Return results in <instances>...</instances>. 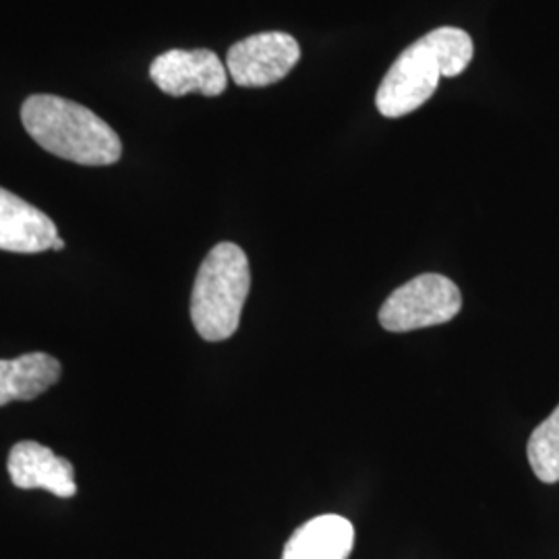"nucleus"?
<instances>
[{
    "mask_svg": "<svg viewBox=\"0 0 559 559\" xmlns=\"http://www.w3.org/2000/svg\"><path fill=\"white\" fill-rule=\"evenodd\" d=\"M59 360L46 353H27L17 359H0V406L13 400L38 399L60 378Z\"/></svg>",
    "mask_w": 559,
    "mask_h": 559,
    "instance_id": "9d476101",
    "label": "nucleus"
},
{
    "mask_svg": "<svg viewBox=\"0 0 559 559\" xmlns=\"http://www.w3.org/2000/svg\"><path fill=\"white\" fill-rule=\"evenodd\" d=\"M249 288L245 251L235 242L216 245L201 263L191 295V320L201 338L222 342L239 330Z\"/></svg>",
    "mask_w": 559,
    "mask_h": 559,
    "instance_id": "7ed1b4c3",
    "label": "nucleus"
},
{
    "mask_svg": "<svg viewBox=\"0 0 559 559\" xmlns=\"http://www.w3.org/2000/svg\"><path fill=\"white\" fill-rule=\"evenodd\" d=\"M355 526L338 514H323L299 526L284 545L282 559H348Z\"/></svg>",
    "mask_w": 559,
    "mask_h": 559,
    "instance_id": "1a4fd4ad",
    "label": "nucleus"
},
{
    "mask_svg": "<svg viewBox=\"0 0 559 559\" xmlns=\"http://www.w3.org/2000/svg\"><path fill=\"white\" fill-rule=\"evenodd\" d=\"M57 239V224L48 214L0 187V251L41 253Z\"/></svg>",
    "mask_w": 559,
    "mask_h": 559,
    "instance_id": "6e6552de",
    "label": "nucleus"
},
{
    "mask_svg": "<svg viewBox=\"0 0 559 559\" xmlns=\"http://www.w3.org/2000/svg\"><path fill=\"white\" fill-rule=\"evenodd\" d=\"M7 468L20 489H44L57 498H73L78 493L73 464L38 441L15 443Z\"/></svg>",
    "mask_w": 559,
    "mask_h": 559,
    "instance_id": "0eeeda50",
    "label": "nucleus"
},
{
    "mask_svg": "<svg viewBox=\"0 0 559 559\" xmlns=\"http://www.w3.org/2000/svg\"><path fill=\"white\" fill-rule=\"evenodd\" d=\"M475 57L473 38L459 27H438L411 44L383 75L376 106L383 117L400 119L433 96L443 78H459Z\"/></svg>",
    "mask_w": 559,
    "mask_h": 559,
    "instance_id": "f257e3e1",
    "label": "nucleus"
},
{
    "mask_svg": "<svg viewBox=\"0 0 559 559\" xmlns=\"http://www.w3.org/2000/svg\"><path fill=\"white\" fill-rule=\"evenodd\" d=\"M526 454L533 473L543 483L559 480V406L533 431Z\"/></svg>",
    "mask_w": 559,
    "mask_h": 559,
    "instance_id": "9b49d317",
    "label": "nucleus"
},
{
    "mask_svg": "<svg viewBox=\"0 0 559 559\" xmlns=\"http://www.w3.org/2000/svg\"><path fill=\"white\" fill-rule=\"evenodd\" d=\"M299 60V41L290 34L261 32L228 50L226 71L240 87H267L284 80Z\"/></svg>",
    "mask_w": 559,
    "mask_h": 559,
    "instance_id": "39448f33",
    "label": "nucleus"
},
{
    "mask_svg": "<svg viewBox=\"0 0 559 559\" xmlns=\"http://www.w3.org/2000/svg\"><path fill=\"white\" fill-rule=\"evenodd\" d=\"M150 78L168 96H221L228 85V71L216 52L198 50H168L150 64Z\"/></svg>",
    "mask_w": 559,
    "mask_h": 559,
    "instance_id": "423d86ee",
    "label": "nucleus"
},
{
    "mask_svg": "<svg viewBox=\"0 0 559 559\" xmlns=\"http://www.w3.org/2000/svg\"><path fill=\"white\" fill-rule=\"evenodd\" d=\"M459 286L441 274H420L396 288L380 309V323L388 332H413L448 323L459 316Z\"/></svg>",
    "mask_w": 559,
    "mask_h": 559,
    "instance_id": "20e7f679",
    "label": "nucleus"
},
{
    "mask_svg": "<svg viewBox=\"0 0 559 559\" xmlns=\"http://www.w3.org/2000/svg\"><path fill=\"white\" fill-rule=\"evenodd\" d=\"M62 249H64V240L59 237V239L55 240V245H52V251H62Z\"/></svg>",
    "mask_w": 559,
    "mask_h": 559,
    "instance_id": "f8f14e48",
    "label": "nucleus"
},
{
    "mask_svg": "<svg viewBox=\"0 0 559 559\" xmlns=\"http://www.w3.org/2000/svg\"><path fill=\"white\" fill-rule=\"evenodd\" d=\"M21 120L29 138L46 152L81 166H110L120 160L117 131L78 102L38 94L21 106Z\"/></svg>",
    "mask_w": 559,
    "mask_h": 559,
    "instance_id": "f03ea898",
    "label": "nucleus"
}]
</instances>
